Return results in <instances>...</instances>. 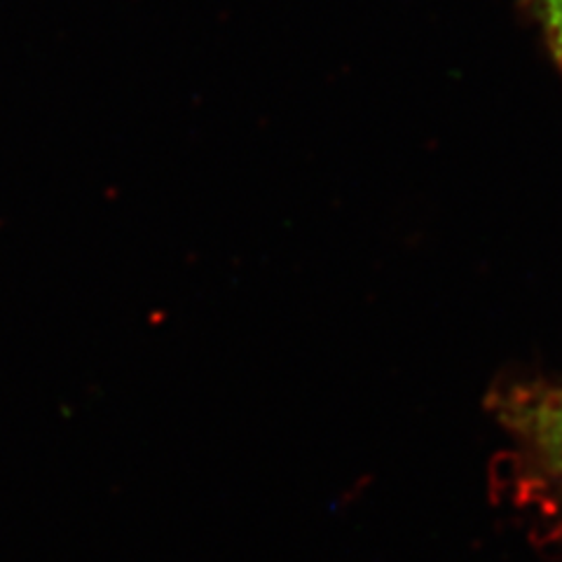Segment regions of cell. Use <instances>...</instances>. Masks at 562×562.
I'll return each instance as SVG.
<instances>
[{"label": "cell", "mask_w": 562, "mask_h": 562, "mask_svg": "<svg viewBox=\"0 0 562 562\" xmlns=\"http://www.w3.org/2000/svg\"><path fill=\"white\" fill-rule=\"evenodd\" d=\"M504 413L537 467L562 492V386L514 394Z\"/></svg>", "instance_id": "1"}, {"label": "cell", "mask_w": 562, "mask_h": 562, "mask_svg": "<svg viewBox=\"0 0 562 562\" xmlns=\"http://www.w3.org/2000/svg\"><path fill=\"white\" fill-rule=\"evenodd\" d=\"M537 20L549 55L562 78V0H535Z\"/></svg>", "instance_id": "2"}]
</instances>
